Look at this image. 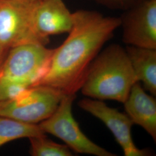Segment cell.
<instances>
[{
    "label": "cell",
    "instance_id": "obj_12",
    "mask_svg": "<svg viewBox=\"0 0 156 156\" xmlns=\"http://www.w3.org/2000/svg\"><path fill=\"white\" fill-rule=\"evenodd\" d=\"M44 134L38 124L23 123L0 115V147L18 139Z\"/></svg>",
    "mask_w": 156,
    "mask_h": 156
},
{
    "label": "cell",
    "instance_id": "obj_2",
    "mask_svg": "<svg viewBox=\"0 0 156 156\" xmlns=\"http://www.w3.org/2000/svg\"><path fill=\"white\" fill-rule=\"evenodd\" d=\"M137 82L125 48L112 44L95 57L80 90L90 98L123 104Z\"/></svg>",
    "mask_w": 156,
    "mask_h": 156
},
{
    "label": "cell",
    "instance_id": "obj_14",
    "mask_svg": "<svg viewBox=\"0 0 156 156\" xmlns=\"http://www.w3.org/2000/svg\"><path fill=\"white\" fill-rule=\"evenodd\" d=\"M112 10L124 11L137 4L142 0H91Z\"/></svg>",
    "mask_w": 156,
    "mask_h": 156
},
{
    "label": "cell",
    "instance_id": "obj_13",
    "mask_svg": "<svg viewBox=\"0 0 156 156\" xmlns=\"http://www.w3.org/2000/svg\"><path fill=\"white\" fill-rule=\"evenodd\" d=\"M30 153L33 156H72V151L66 145H61L48 138L44 135L29 138Z\"/></svg>",
    "mask_w": 156,
    "mask_h": 156
},
{
    "label": "cell",
    "instance_id": "obj_5",
    "mask_svg": "<svg viewBox=\"0 0 156 156\" xmlns=\"http://www.w3.org/2000/svg\"><path fill=\"white\" fill-rule=\"evenodd\" d=\"M63 95L48 86H33L13 99L0 101V115L23 123L38 124L56 111Z\"/></svg>",
    "mask_w": 156,
    "mask_h": 156
},
{
    "label": "cell",
    "instance_id": "obj_11",
    "mask_svg": "<svg viewBox=\"0 0 156 156\" xmlns=\"http://www.w3.org/2000/svg\"><path fill=\"white\" fill-rule=\"evenodd\" d=\"M135 75L146 90L156 95V49L127 46L125 48Z\"/></svg>",
    "mask_w": 156,
    "mask_h": 156
},
{
    "label": "cell",
    "instance_id": "obj_9",
    "mask_svg": "<svg viewBox=\"0 0 156 156\" xmlns=\"http://www.w3.org/2000/svg\"><path fill=\"white\" fill-rule=\"evenodd\" d=\"M32 22L35 33L46 45L51 35L69 33L73 15L63 0H39L34 3Z\"/></svg>",
    "mask_w": 156,
    "mask_h": 156
},
{
    "label": "cell",
    "instance_id": "obj_8",
    "mask_svg": "<svg viewBox=\"0 0 156 156\" xmlns=\"http://www.w3.org/2000/svg\"><path fill=\"white\" fill-rule=\"evenodd\" d=\"M78 105L105 124L122 148L124 156L151 155L150 151L140 149L135 145L131 135V128L134 124L126 113L108 106L101 101L93 98L79 101Z\"/></svg>",
    "mask_w": 156,
    "mask_h": 156
},
{
    "label": "cell",
    "instance_id": "obj_16",
    "mask_svg": "<svg viewBox=\"0 0 156 156\" xmlns=\"http://www.w3.org/2000/svg\"><path fill=\"white\" fill-rule=\"evenodd\" d=\"M20 1H26V2H35L38 1L39 0H20Z\"/></svg>",
    "mask_w": 156,
    "mask_h": 156
},
{
    "label": "cell",
    "instance_id": "obj_10",
    "mask_svg": "<svg viewBox=\"0 0 156 156\" xmlns=\"http://www.w3.org/2000/svg\"><path fill=\"white\" fill-rule=\"evenodd\" d=\"M126 114L134 124L139 125L156 140V101L146 93L139 82L133 86L123 103Z\"/></svg>",
    "mask_w": 156,
    "mask_h": 156
},
{
    "label": "cell",
    "instance_id": "obj_3",
    "mask_svg": "<svg viewBox=\"0 0 156 156\" xmlns=\"http://www.w3.org/2000/svg\"><path fill=\"white\" fill-rule=\"evenodd\" d=\"M53 50L37 43L12 48L0 67V78L16 81L28 87L35 86L49 67Z\"/></svg>",
    "mask_w": 156,
    "mask_h": 156
},
{
    "label": "cell",
    "instance_id": "obj_1",
    "mask_svg": "<svg viewBox=\"0 0 156 156\" xmlns=\"http://www.w3.org/2000/svg\"><path fill=\"white\" fill-rule=\"evenodd\" d=\"M73 25L62 45L54 49L44 75L35 86H46L64 94L80 89L90 66L120 27L119 17L80 9L73 13Z\"/></svg>",
    "mask_w": 156,
    "mask_h": 156
},
{
    "label": "cell",
    "instance_id": "obj_15",
    "mask_svg": "<svg viewBox=\"0 0 156 156\" xmlns=\"http://www.w3.org/2000/svg\"><path fill=\"white\" fill-rule=\"evenodd\" d=\"M5 57L4 55V54L2 53V51H1V49H0V67L1 66V64H2V62H4V60L5 59Z\"/></svg>",
    "mask_w": 156,
    "mask_h": 156
},
{
    "label": "cell",
    "instance_id": "obj_6",
    "mask_svg": "<svg viewBox=\"0 0 156 156\" xmlns=\"http://www.w3.org/2000/svg\"><path fill=\"white\" fill-rule=\"evenodd\" d=\"M34 3L20 0H0V49L5 57L9 50L17 45L27 43L46 45L34 30Z\"/></svg>",
    "mask_w": 156,
    "mask_h": 156
},
{
    "label": "cell",
    "instance_id": "obj_7",
    "mask_svg": "<svg viewBox=\"0 0 156 156\" xmlns=\"http://www.w3.org/2000/svg\"><path fill=\"white\" fill-rule=\"evenodd\" d=\"M119 18L125 44L156 49V0H142Z\"/></svg>",
    "mask_w": 156,
    "mask_h": 156
},
{
    "label": "cell",
    "instance_id": "obj_4",
    "mask_svg": "<svg viewBox=\"0 0 156 156\" xmlns=\"http://www.w3.org/2000/svg\"><path fill=\"white\" fill-rule=\"evenodd\" d=\"M76 94H64L53 113L39 123V127L44 133L51 134L62 140L70 149L81 154L97 156H116L89 139L81 131L73 116L72 108Z\"/></svg>",
    "mask_w": 156,
    "mask_h": 156
}]
</instances>
